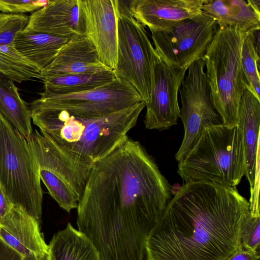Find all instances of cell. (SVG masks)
Masks as SVG:
<instances>
[{"label":"cell","instance_id":"1","mask_svg":"<svg viewBox=\"0 0 260 260\" xmlns=\"http://www.w3.org/2000/svg\"><path fill=\"white\" fill-rule=\"evenodd\" d=\"M171 197L153 158L128 137L92 168L78 202V230L101 260H145L146 240Z\"/></svg>","mask_w":260,"mask_h":260},{"label":"cell","instance_id":"2","mask_svg":"<svg viewBox=\"0 0 260 260\" xmlns=\"http://www.w3.org/2000/svg\"><path fill=\"white\" fill-rule=\"evenodd\" d=\"M249 202L236 187L185 183L145 241V260H226L242 246Z\"/></svg>","mask_w":260,"mask_h":260},{"label":"cell","instance_id":"3","mask_svg":"<svg viewBox=\"0 0 260 260\" xmlns=\"http://www.w3.org/2000/svg\"><path fill=\"white\" fill-rule=\"evenodd\" d=\"M146 107L144 101L96 118L30 104L34 124L61 160L85 183L92 168L127 137Z\"/></svg>","mask_w":260,"mask_h":260},{"label":"cell","instance_id":"4","mask_svg":"<svg viewBox=\"0 0 260 260\" xmlns=\"http://www.w3.org/2000/svg\"><path fill=\"white\" fill-rule=\"evenodd\" d=\"M246 163L240 125L206 127L195 145L178 163L185 183L209 181L236 187L245 174Z\"/></svg>","mask_w":260,"mask_h":260},{"label":"cell","instance_id":"5","mask_svg":"<svg viewBox=\"0 0 260 260\" xmlns=\"http://www.w3.org/2000/svg\"><path fill=\"white\" fill-rule=\"evenodd\" d=\"M250 31L218 27L203 58L213 104L224 124L237 123L240 102L247 88L241 52L244 40Z\"/></svg>","mask_w":260,"mask_h":260},{"label":"cell","instance_id":"6","mask_svg":"<svg viewBox=\"0 0 260 260\" xmlns=\"http://www.w3.org/2000/svg\"><path fill=\"white\" fill-rule=\"evenodd\" d=\"M0 186L9 201L41 223L40 168L27 141L0 113Z\"/></svg>","mask_w":260,"mask_h":260},{"label":"cell","instance_id":"7","mask_svg":"<svg viewBox=\"0 0 260 260\" xmlns=\"http://www.w3.org/2000/svg\"><path fill=\"white\" fill-rule=\"evenodd\" d=\"M116 77L132 85L145 103L151 97L154 72L160 60L142 24L130 13L127 1L117 2Z\"/></svg>","mask_w":260,"mask_h":260},{"label":"cell","instance_id":"8","mask_svg":"<svg viewBox=\"0 0 260 260\" xmlns=\"http://www.w3.org/2000/svg\"><path fill=\"white\" fill-rule=\"evenodd\" d=\"M40 95L30 103L86 118L102 117L144 101L132 85L117 77L109 83L87 91L67 94L43 91Z\"/></svg>","mask_w":260,"mask_h":260},{"label":"cell","instance_id":"9","mask_svg":"<svg viewBox=\"0 0 260 260\" xmlns=\"http://www.w3.org/2000/svg\"><path fill=\"white\" fill-rule=\"evenodd\" d=\"M218 28L216 21L202 11L168 29L151 32L160 60L168 66L188 69L204 58Z\"/></svg>","mask_w":260,"mask_h":260},{"label":"cell","instance_id":"10","mask_svg":"<svg viewBox=\"0 0 260 260\" xmlns=\"http://www.w3.org/2000/svg\"><path fill=\"white\" fill-rule=\"evenodd\" d=\"M205 67L203 59L192 63L179 90L181 103L180 117L184 135L175 155L178 162L192 149L204 128L222 123L213 104Z\"/></svg>","mask_w":260,"mask_h":260},{"label":"cell","instance_id":"11","mask_svg":"<svg viewBox=\"0 0 260 260\" xmlns=\"http://www.w3.org/2000/svg\"><path fill=\"white\" fill-rule=\"evenodd\" d=\"M187 69L170 66L160 60L154 72V86L150 101L146 103L145 127L160 131L177 123L180 109L178 93Z\"/></svg>","mask_w":260,"mask_h":260},{"label":"cell","instance_id":"12","mask_svg":"<svg viewBox=\"0 0 260 260\" xmlns=\"http://www.w3.org/2000/svg\"><path fill=\"white\" fill-rule=\"evenodd\" d=\"M84 36L96 48L101 62L114 70L117 57L118 0H78Z\"/></svg>","mask_w":260,"mask_h":260},{"label":"cell","instance_id":"13","mask_svg":"<svg viewBox=\"0 0 260 260\" xmlns=\"http://www.w3.org/2000/svg\"><path fill=\"white\" fill-rule=\"evenodd\" d=\"M0 238L23 258H47L46 243L40 223L22 208L12 204L0 220Z\"/></svg>","mask_w":260,"mask_h":260},{"label":"cell","instance_id":"14","mask_svg":"<svg viewBox=\"0 0 260 260\" xmlns=\"http://www.w3.org/2000/svg\"><path fill=\"white\" fill-rule=\"evenodd\" d=\"M25 14L0 13V76L21 83L36 78L43 81L42 71L22 57L15 49L14 40L27 25Z\"/></svg>","mask_w":260,"mask_h":260},{"label":"cell","instance_id":"15","mask_svg":"<svg viewBox=\"0 0 260 260\" xmlns=\"http://www.w3.org/2000/svg\"><path fill=\"white\" fill-rule=\"evenodd\" d=\"M24 32L44 33L70 38L84 36V24L78 0L48 1L29 16Z\"/></svg>","mask_w":260,"mask_h":260},{"label":"cell","instance_id":"16","mask_svg":"<svg viewBox=\"0 0 260 260\" xmlns=\"http://www.w3.org/2000/svg\"><path fill=\"white\" fill-rule=\"evenodd\" d=\"M204 0H132L127 6L133 17L151 31L168 29L202 12Z\"/></svg>","mask_w":260,"mask_h":260},{"label":"cell","instance_id":"17","mask_svg":"<svg viewBox=\"0 0 260 260\" xmlns=\"http://www.w3.org/2000/svg\"><path fill=\"white\" fill-rule=\"evenodd\" d=\"M112 70L100 60L95 47L85 36L74 35L63 46L53 61L42 71L45 76L59 74L93 73Z\"/></svg>","mask_w":260,"mask_h":260},{"label":"cell","instance_id":"18","mask_svg":"<svg viewBox=\"0 0 260 260\" xmlns=\"http://www.w3.org/2000/svg\"><path fill=\"white\" fill-rule=\"evenodd\" d=\"M237 123L242 131L246 163L245 175L250 184L251 200L254 194L257 154L259 148L260 100L247 88L244 91L240 102Z\"/></svg>","mask_w":260,"mask_h":260},{"label":"cell","instance_id":"19","mask_svg":"<svg viewBox=\"0 0 260 260\" xmlns=\"http://www.w3.org/2000/svg\"><path fill=\"white\" fill-rule=\"evenodd\" d=\"M202 11L212 17L219 27H236L245 32L260 27V12L250 0H204Z\"/></svg>","mask_w":260,"mask_h":260},{"label":"cell","instance_id":"20","mask_svg":"<svg viewBox=\"0 0 260 260\" xmlns=\"http://www.w3.org/2000/svg\"><path fill=\"white\" fill-rule=\"evenodd\" d=\"M71 38L22 30L15 37L14 46L22 57L42 71L53 61Z\"/></svg>","mask_w":260,"mask_h":260},{"label":"cell","instance_id":"21","mask_svg":"<svg viewBox=\"0 0 260 260\" xmlns=\"http://www.w3.org/2000/svg\"><path fill=\"white\" fill-rule=\"evenodd\" d=\"M48 245V260H101L91 241L70 223L55 233Z\"/></svg>","mask_w":260,"mask_h":260},{"label":"cell","instance_id":"22","mask_svg":"<svg viewBox=\"0 0 260 260\" xmlns=\"http://www.w3.org/2000/svg\"><path fill=\"white\" fill-rule=\"evenodd\" d=\"M39 165L62 180L75 193L78 202L85 183L61 160L50 143L37 129L26 140Z\"/></svg>","mask_w":260,"mask_h":260},{"label":"cell","instance_id":"23","mask_svg":"<svg viewBox=\"0 0 260 260\" xmlns=\"http://www.w3.org/2000/svg\"><path fill=\"white\" fill-rule=\"evenodd\" d=\"M116 78L113 70L93 73L59 74L45 76L44 92L67 94L85 91L102 86Z\"/></svg>","mask_w":260,"mask_h":260},{"label":"cell","instance_id":"24","mask_svg":"<svg viewBox=\"0 0 260 260\" xmlns=\"http://www.w3.org/2000/svg\"><path fill=\"white\" fill-rule=\"evenodd\" d=\"M0 113L25 139L32 135L31 113L14 82L0 76Z\"/></svg>","mask_w":260,"mask_h":260},{"label":"cell","instance_id":"25","mask_svg":"<svg viewBox=\"0 0 260 260\" xmlns=\"http://www.w3.org/2000/svg\"><path fill=\"white\" fill-rule=\"evenodd\" d=\"M252 31L244 40L241 52V64L247 88L260 100V58L255 50Z\"/></svg>","mask_w":260,"mask_h":260},{"label":"cell","instance_id":"26","mask_svg":"<svg viewBox=\"0 0 260 260\" xmlns=\"http://www.w3.org/2000/svg\"><path fill=\"white\" fill-rule=\"evenodd\" d=\"M40 176L50 196L62 209L69 213L77 208L78 199L62 180L43 168H40Z\"/></svg>","mask_w":260,"mask_h":260},{"label":"cell","instance_id":"27","mask_svg":"<svg viewBox=\"0 0 260 260\" xmlns=\"http://www.w3.org/2000/svg\"><path fill=\"white\" fill-rule=\"evenodd\" d=\"M241 243L245 249L259 252L260 216L249 213L245 219L241 228Z\"/></svg>","mask_w":260,"mask_h":260},{"label":"cell","instance_id":"28","mask_svg":"<svg viewBox=\"0 0 260 260\" xmlns=\"http://www.w3.org/2000/svg\"><path fill=\"white\" fill-rule=\"evenodd\" d=\"M48 1L0 0V13L11 14L35 12L43 7Z\"/></svg>","mask_w":260,"mask_h":260},{"label":"cell","instance_id":"29","mask_svg":"<svg viewBox=\"0 0 260 260\" xmlns=\"http://www.w3.org/2000/svg\"><path fill=\"white\" fill-rule=\"evenodd\" d=\"M259 258V252L245 249L241 246L226 260H258Z\"/></svg>","mask_w":260,"mask_h":260},{"label":"cell","instance_id":"30","mask_svg":"<svg viewBox=\"0 0 260 260\" xmlns=\"http://www.w3.org/2000/svg\"><path fill=\"white\" fill-rule=\"evenodd\" d=\"M0 260H23V258L0 238Z\"/></svg>","mask_w":260,"mask_h":260},{"label":"cell","instance_id":"31","mask_svg":"<svg viewBox=\"0 0 260 260\" xmlns=\"http://www.w3.org/2000/svg\"><path fill=\"white\" fill-rule=\"evenodd\" d=\"M12 204L0 186V220L9 210Z\"/></svg>","mask_w":260,"mask_h":260},{"label":"cell","instance_id":"32","mask_svg":"<svg viewBox=\"0 0 260 260\" xmlns=\"http://www.w3.org/2000/svg\"><path fill=\"white\" fill-rule=\"evenodd\" d=\"M23 260H48V257L44 258H38L36 257H28L23 259Z\"/></svg>","mask_w":260,"mask_h":260}]
</instances>
